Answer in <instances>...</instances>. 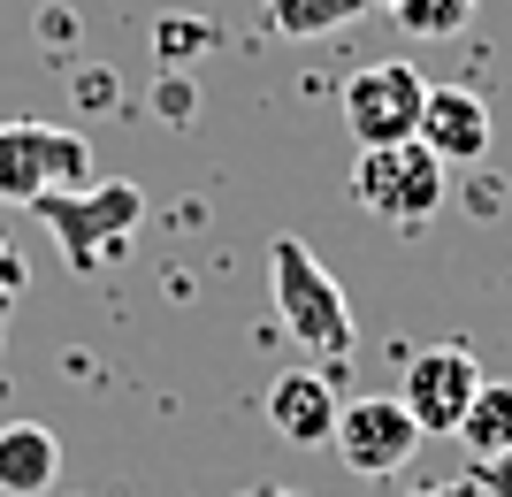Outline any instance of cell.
Listing matches in <instances>:
<instances>
[{"label": "cell", "mask_w": 512, "mask_h": 497, "mask_svg": "<svg viewBox=\"0 0 512 497\" xmlns=\"http://www.w3.org/2000/svg\"><path fill=\"white\" fill-rule=\"evenodd\" d=\"M268 299H276V322L299 352H314V360H352V337H360L352 299H344V283L321 268L314 245L291 238V230L268 245Z\"/></svg>", "instance_id": "1"}, {"label": "cell", "mask_w": 512, "mask_h": 497, "mask_svg": "<svg viewBox=\"0 0 512 497\" xmlns=\"http://www.w3.org/2000/svg\"><path fill=\"white\" fill-rule=\"evenodd\" d=\"M31 215L46 222V238L62 245L69 276H100V268H115L130 253L138 222H146V192L130 176H92L77 192H46Z\"/></svg>", "instance_id": "2"}, {"label": "cell", "mask_w": 512, "mask_h": 497, "mask_svg": "<svg viewBox=\"0 0 512 497\" xmlns=\"http://www.w3.org/2000/svg\"><path fill=\"white\" fill-rule=\"evenodd\" d=\"M444 176L451 169L421 138L360 146V161H352V199H360L375 222H390V230H421V222H436V207H444Z\"/></svg>", "instance_id": "3"}, {"label": "cell", "mask_w": 512, "mask_h": 497, "mask_svg": "<svg viewBox=\"0 0 512 497\" xmlns=\"http://www.w3.org/2000/svg\"><path fill=\"white\" fill-rule=\"evenodd\" d=\"M92 176H100V161H92L85 130L0 123V207H39L46 192H77Z\"/></svg>", "instance_id": "4"}, {"label": "cell", "mask_w": 512, "mask_h": 497, "mask_svg": "<svg viewBox=\"0 0 512 497\" xmlns=\"http://www.w3.org/2000/svg\"><path fill=\"white\" fill-rule=\"evenodd\" d=\"M421 108H428V77L413 62H367L344 77V123L360 146H398L421 130Z\"/></svg>", "instance_id": "5"}, {"label": "cell", "mask_w": 512, "mask_h": 497, "mask_svg": "<svg viewBox=\"0 0 512 497\" xmlns=\"http://www.w3.org/2000/svg\"><path fill=\"white\" fill-rule=\"evenodd\" d=\"M406 413L421 436H459V421H467V406L482 398V360H474L467 345H428L406 360Z\"/></svg>", "instance_id": "6"}, {"label": "cell", "mask_w": 512, "mask_h": 497, "mask_svg": "<svg viewBox=\"0 0 512 497\" xmlns=\"http://www.w3.org/2000/svg\"><path fill=\"white\" fill-rule=\"evenodd\" d=\"M329 452L352 467V475H406L413 452H421V429H413L406 398H352L337 413V436H329Z\"/></svg>", "instance_id": "7"}, {"label": "cell", "mask_w": 512, "mask_h": 497, "mask_svg": "<svg viewBox=\"0 0 512 497\" xmlns=\"http://www.w3.org/2000/svg\"><path fill=\"white\" fill-rule=\"evenodd\" d=\"M260 413H268V429L291 444V452H321L329 436H337V383L321 368H283L276 383H268V398H260Z\"/></svg>", "instance_id": "8"}, {"label": "cell", "mask_w": 512, "mask_h": 497, "mask_svg": "<svg viewBox=\"0 0 512 497\" xmlns=\"http://www.w3.org/2000/svg\"><path fill=\"white\" fill-rule=\"evenodd\" d=\"M444 169H474L482 153H490V108H482V92L467 85H428V108H421V130H413Z\"/></svg>", "instance_id": "9"}, {"label": "cell", "mask_w": 512, "mask_h": 497, "mask_svg": "<svg viewBox=\"0 0 512 497\" xmlns=\"http://www.w3.org/2000/svg\"><path fill=\"white\" fill-rule=\"evenodd\" d=\"M62 482V436L46 421H8L0 429V497H46Z\"/></svg>", "instance_id": "10"}, {"label": "cell", "mask_w": 512, "mask_h": 497, "mask_svg": "<svg viewBox=\"0 0 512 497\" xmlns=\"http://www.w3.org/2000/svg\"><path fill=\"white\" fill-rule=\"evenodd\" d=\"M367 8H383V0H260V16H268L276 39H329V31H344Z\"/></svg>", "instance_id": "11"}, {"label": "cell", "mask_w": 512, "mask_h": 497, "mask_svg": "<svg viewBox=\"0 0 512 497\" xmlns=\"http://www.w3.org/2000/svg\"><path fill=\"white\" fill-rule=\"evenodd\" d=\"M459 444H467V459L512 452V383H482V398H474L467 421H459Z\"/></svg>", "instance_id": "12"}, {"label": "cell", "mask_w": 512, "mask_h": 497, "mask_svg": "<svg viewBox=\"0 0 512 497\" xmlns=\"http://www.w3.org/2000/svg\"><path fill=\"white\" fill-rule=\"evenodd\" d=\"M383 16L406 39H459L474 23V0H383Z\"/></svg>", "instance_id": "13"}, {"label": "cell", "mask_w": 512, "mask_h": 497, "mask_svg": "<svg viewBox=\"0 0 512 497\" xmlns=\"http://www.w3.org/2000/svg\"><path fill=\"white\" fill-rule=\"evenodd\" d=\"M222 39L207 16H161V31H153V54H161V69H192L207 46Z\"/></svg>", "instance_id": "14"}, {"label": "cell", "mask_w": 512, "mask_h": 497, "mask_svg": "<svg viewBox=\"0 0 512 497\" xmlns=\"http://www.w3.org/2000/svg\"><path fill=\"white\" fill-rule=\"evenodd\" d=\"M153 108L169 115V123H192V115H199V85H192V69H161V77H153Z\"/></svg>", "instance_id": "15"}, {"label": "cell", "mask_w": 512, "mask_h": 497, "mask_svg": "<svg viewBox=\"0 0 512 497\" xmlns=\"http://www.w3.org/2000/svg\"><path fill=\"white\" fill-rule=\"evenodd\" d=\"M23 291H31V268H23V253L0 245V329H8V314L23 306Z\"/></svg>", "instance_id": "16"}, {"label": "cell", "mask_w": 512, "mask_h": 497, "mask_svg": "<svg viewBox=\"0 0 512 497\" xmlns=\"http://www.w3.org/2000/svg\"><path fill=\"white\" fill-rule=\"evenodd\" d=\"M467 475H474V490H482V497H512V452H497V459H467Z\"/></svg>", "instance_id": "17"}, {"label": "cell", "mask_w": 512, "mask_h": 497, "mask_svg": "<svg viewBox=\"0 0 512 497\" xmlns=\"http://www.w3.org/2000/svg\"><path fill=\"white\" fill-rule=\"evenodd\" d=\"M406 497H482V490H474V475H451V482H421Z\"/></svg>", "instance_id": "18"}, {"label": "cell", "mask_w": 512, "mask_h": 497, "mask_svg": "<svg viewBox=\"0 0 512 497\" xmlns=\"http://www.w3.org/2000/svg\"><path fill=\"white\" fill-rule=\"evenodd\" d=\"M237 497H299V490H268V482H253V490H237Z\"/></svg>", "instance_id": "19"}]
</instances>
